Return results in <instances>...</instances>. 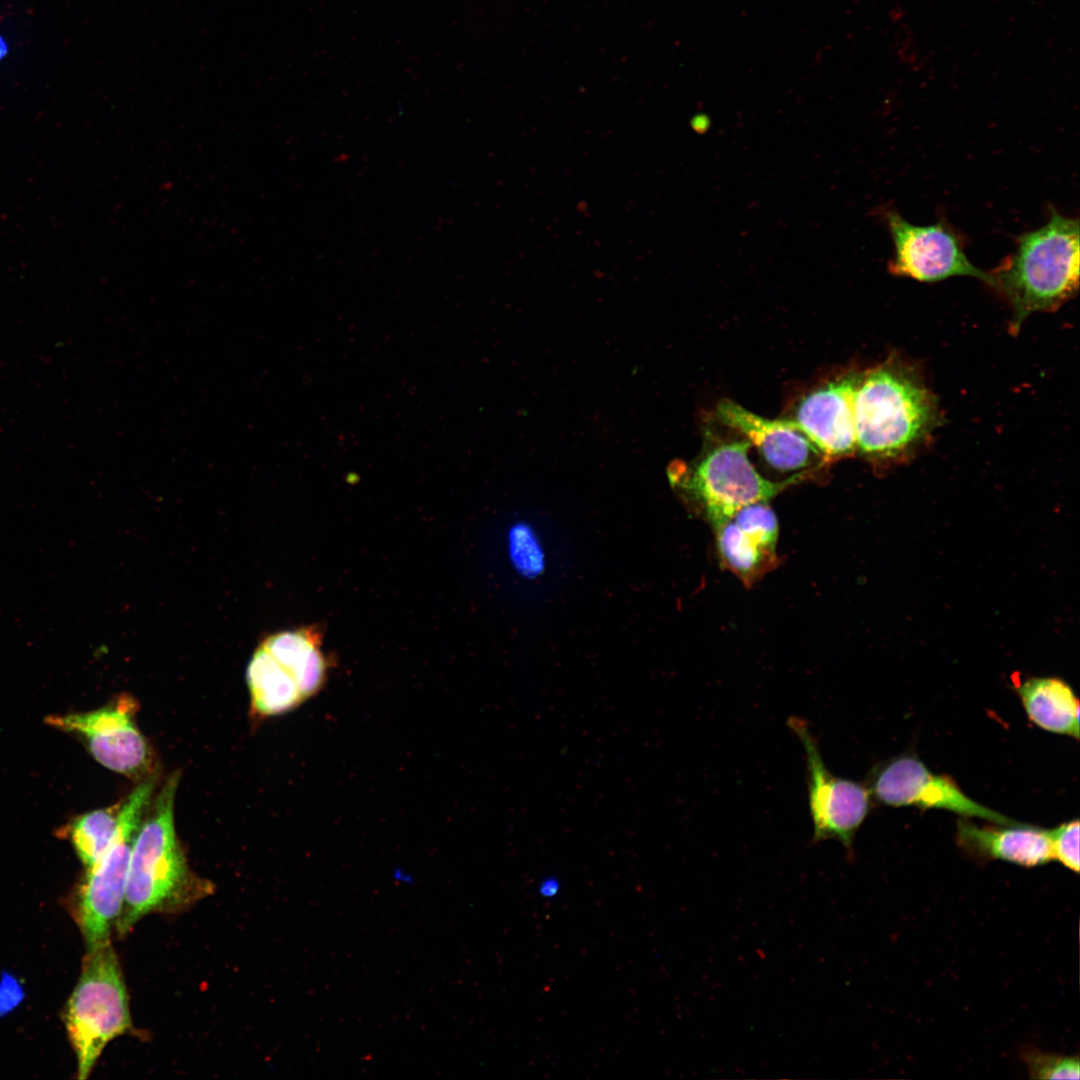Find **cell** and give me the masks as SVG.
Instances as JSON below:
<instances>
[{
    "mask_svg": "<svg viewBox=\"0 0 1080 1080\" xmlns=\"http://www.w3.org/2000/svg\"><path fill=\"white\" fill-rule=\"evenodd\" d=\"M719 421L740 433L763 460L781 473L802 476L826 462L811 439L789 418L766 419L731 400L716 408Z\"/></svg>",
    "mask_w": 1080,
    "mask_h": 1080,
    "instance_id": "cell-11",
    "label": "cell"
},
{
    "mask_svg": "<svg viewBox=\"0 0 1080 1080\" xmlns=\"http://www.w3.org/2000/svg\"><path fill=\"white\" fill-rule=\"evenodd\" d=\"M853 411L856 451L884 464L911 456L941 419L935 396L919 373L897 358L860 373Z\"/></svg>",
    "mask_w": 1080,
    "mask_h": 1080,
    "instance_id": "cell-1",
    "label": "cell"
},
{
    "mask_svg": "<svg viewBox=\"0 0 1080 1080\" xmlns=\"http://www.w3.org/2000/svg\"><path fill=\"white\" fill-rule=\"evenodd\" d=\"M730 518L763 548L776 552L778 520L768 502L759 501L745 505Z\"/></svg>",
    "mask_w": 1080,
    "mask_h": 1080,
    "instance_id": "cell-20",
    "label": "cell"
},
{
    "mask_svg": "<svg viewBox=\"0 0 1080 1080\" xmlns=\"http://www.w3.org/2000/svg\"><path fill=\"white\" fill-rule=\"evenodd\" d=\"M989 285L1012 308L1016 334L1026 318L1052 312L1079 288V221L1050 208L1049 220L1016 238L1014 251L988 272Z\"/></svg>",
    "mask_w": 1080,
    "mask_h": 1080,
    "instance_id": "cell-2",
    "label": "cell"
},
{
    "mask_svg": "<svg viewBox=\"0 0 1080 1080\" xmlns=\"http://www.w3.org/2000/svg\"><path fill=\"white\" fill-rule=\"evenodd\" d=\"M1017 692L1029 719L1044 730L1079 738V700L1071 686L1056 677H1033Z\"/></svg>",
    "mask_w": 1080,
    "mask_h": 1080,
    "instance_id": "cell-15",
    "label": "cell"
},
{
    "mask_svg": "<svg viewBox=\"0 0 1080 1080\" xmlns=\"http://www.w3.org/2000/svg\"><path fill=\"white\" fill-rule=\"evenodd\" d=\"M156 781L143 779L121 803L119 826L105 853L91 866L76 896L75 914L87 951L110 941L121 913L133 844L153 799Z\"/></svg>",
    "mask_w": 1080,
    "mask_h": 1080,
    "instance_id": "cell-6",
    "label": "cell"
},
{
    "mask_svg": "<svg viewBox=\"0 0 1080 1080\" xmlns=\"http://www.w3.org/2000/svg\"><path fill=\"white\" fill-rule=\"evenodd\" d=\"M860 373L848 372L811 390L789 417L818 447L826 460L856 452L853 397Z\"/></svg>",
    "mask_w": 1080,
    "mask_h": 1080,
    "instance_id": "cell-12",
    "label": "cell"
},
{
    "mask_svg": "<svg viewBox=\"0 0 1080 1080\" xmlns=\"http://www.w3.org/2000/svg\"><path fill=\"white\" fill-rule=\"evenodd\" d=\"M788 726L800 739L806 756L811 842L836 840L851 855L855 835L871 807L870 792L866 786L828 770L806 721L792 716Z\"/></svg>",
    "mask_w": 1080,
    "mask_h": 1080,
    "instance_id": "cell-7",
    "label": "cell"
},
{
    "mask_svg": "<svg viewBox=\"0 0 1080 1080\" xmlns=\"http://www.w3.org/2000/svg\"><path fill=\"white\" fill-rule=\"evenodd\" d=\"M957 840L962 848L990 859L1025 867L1046 864L1054 859L1050 833L1028 824L978 826L961 820Z\"/></svg>",
    "mask_w": 1080,
    "mask_h": 1080,
    "instance_id": "cell-13",
    "label": "cell"
},
{
    "mask_svg": "<svg viewBox=\"0 0 1080 1080\" xmlns=\"http://www.w3.org/2000/svg\"><path fill=\"white\" fill-rule=\"evenodd\" d=\"M247 683L252 709L263 717L288 712L305 700L293 676L260 644L249 661Z\"/></svg>",
    "mask_w": 1080,
    "mask_h": 1080,
    "instance_id": "cell-16",
    "label": "cell"
},
{
    "mask_svg": "<svg viewBox=\"0 0 1080 1080\" xmlns=\"http://www.w3.org/2000/svg\"><path fill=\"white\" fill-rule=\"evenodd\" d=\"M321 633L314 626L268 635L260 643L296 681L304 699L323 687L328 661L321 650Z\"/></svg>",
    "mask_w": 1080,
    "mask_h": 1080,
    "instance_id": "cell-14",
    "label": "cell"
},
{
    "mask_svg": "<svg viewBox=\"0 0 1080 1080\" xmlns=\"http://www.w3.org/2000/svg\"><path fill=\"white\" fill-rule=\"evenodd\" d=\"M721 560L737 576L746 582L764 572L775 553L759 545L743 532L731 518L712 526Z\"/></svg>",
    "mask_w": 1080,
    "mask_h": 1080,
    "instance_id": "cell-17",
    "label": "cell"
},
{
    "mask_svg": "<svg viewBox=\"0 0 1080 1080\" xmlns=\"http://www.w3.org/2000/svg\"><path fill=\"white\" fill-rule=\"evenodd\" d=\"M1054 859L1079 872V821L1073 820L1049 830Z\"/></svg>",
    "mask_w": 1080,
    "mask_h": 1080,
    "instance_id": "cell-22",
    "label": "cell"
},
{
    "mask_svg": "<svg viewBox=\"0 0 1080 1080\" xmlns=\"http://www.w3.org/2000/svg\"><path fill=\"white\" fill-rule=\"evenodd\" d=\"M750 443L718 442L703 451L690 466L672 464L668 476L714 526L730 518L741 507L768 502L785 487L800 480L788 478L772 482L761 476L748 457Z\"/></svg>",
    "mask_w": 1080,
    "mask_h": 1080,
    "instance_id": "cell-5",
    "label": "cell"
},
{
    "mask_svg": "<svg viewBox=\"0 0 1080 1080\" xmlns=\"http://www.w3.org/2000/svg\"><path fill=\"white\" fill-rule=\"evenodd\" d=\"M894 252L888 270L896 276L920 282H938L955 276H971L988 284L989 275L976 267L964 251L959 235L941 221L916 225L894 209H880Z\"/></svg>",
    "mask_w": 1080,
    "mask_h": 1080,
    "instance_id": "cell-8",
    "label": "cell"
},
{
    "mask_svg": "<svg viewBox=\"0 0 1080 1080\" xmlns=\"http://www.w3.org/2000/svg\"><path fill=\"white\" fill-rule=\"evenodd\" d=\"M507 554L513 570L522 578L535 580L546 569L543 544L534 527L526 521L513 523L507 531Z\"/></svg>",
    "mask_w": 1080,
    "mask_h": 1080,
    "instance_id": "cell-19",
    "label": "cell"
},
{
    "mask_svg": "<svg viewBox=\"0 0 1080 1080\" xmlns=\"http://www.w3.org/2000/svg\"><path fill=\"white\" fill-rule=\"evenodd\" d=\"M867 789L878 801L889 806L944 809L998 825L1017 823L973 801L953 779L934 774L912 755L892 758L871 769Z\"/></svg>",
    "mask_w": 1080,
    "mask_h": 1080,
    "instance_id": "cell-10",
    "label": "cell"
},
{
    "mask_svg": "<svg viewBox=\"0 0 1080 1080\" xmlns=\"http://www.w3.org/2000/svg\"><path fill=\"white\" fill-rule=\"evenodd\" d=\"M121 804L81 815L70 826V837L83 865H93L109 848L119 826Z\"/></svg>",
    "mask_w": 1080,
    "mask_h": 1080,
    "instance_id": "cell-18",
    "label": "cell"
},
{
    "mask_svg": "<svg viewBox=\"0 0 1080 1080\" xmlns=\"http://www.w3.org/2000/svg\"><path fill=\"white\" fill-rule=\"evenodd\" d=\"M1022 1057L1030 1077L1034 1079H1078L1080 1076V1063L1077 1056L1028 1049L1024 1051Z\"/></svg>",
    "mask_w": 1080,
    "mask_h": 1080,
    "instance_id": "cell-21",
    "label": "cell"
},
{
    "mask_svg": "<svg viewBox=\"0 0 1080 1080\" xmlns=\"http://www.w3.org/2000/svg\"><path fill=\"white\" fill-rule=\"evenodd\" d=\"M692 127L697 133H706L710 127V120L703 115L696 116L692 121Z\"/></svg>",
    "mask_w": 1080,
    "mask_h": 1080,
    "instance_id": "cell-24",
    "label": "cell"
},
{
    "mask_svg": "<svg viewBox=\"0 0 1080 1080\" xmlns=\"http://www.w3.org/2000/svg\"><path fill=\"white\" fill-rule=\"evenodd\" d=\"M179 775L153 797L136 835L125 898L115 927L124 935L145 915L189 902L203 890L190 872L174 826Z\"/></svg>",
    "mask_w": 1080,
    "mask_h": 1080,
    "instance_id": "cell-3",
    "label": "cell"
},
{
    "mask_svg": "<svg viewBox=\"0 0 1080 1080\" xmlns=\"http://www.w3.org/2000/svg\"><path fill=\"white\" fill-rule=\"evenodd\" d=\"M78 1079L89 1077L107 1044L131 1027L127 990L110 941L87 951L64 1011Z\"/></svg>",
    "mask_w": 1080,
    "mask_h": 1080,
    "instance_id": "cell-4",
    "label": "cell"
},
{
    "mask_svg": "<svg viewBox=\"0 0 1080 1080\" xmlns=\"http://www.w3.org/2000/svg\"><path fill=\"white\" fill-rule=\"evenodd\" d=\"M135 702L121 696L94 711L52 715L46 722L78 736L104 767L132 779L150 776L152 756L132 714Z\"/></svg>",
    "mask_w": 1080,
    "mask_h": 1080,
    "instance_id": "cell-9",
    "label": "cell"
},
{
    "mask_svg": "<svg viewBox=\"0 0 1080 1080\" xmlns=\"http://www.w3.org/2000/svg\"><path fill=\"white\" fill-rule=\"evenodd\" d=\"M561 889V883L558 878L554 876H548L541 879L537 886V892L542 898H553Z\"/></svg>",
    "mask_w": 1080,
    "mask_h": 1080,
    "instance_id": "cell-23",
    "label": "cell"
}]
</instances>
